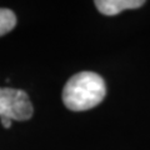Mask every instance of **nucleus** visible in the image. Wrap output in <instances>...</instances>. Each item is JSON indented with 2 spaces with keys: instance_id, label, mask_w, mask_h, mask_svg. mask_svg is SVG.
<instances>
[{
  "instance_id": "nucleus-3",
  "label": "nucleus",
  "mask_w": 150,
  "mask_h": 150,
  "mask_svg": "<svg viewBox=\"0 0 150 150\" xmlns=\"http://www.w3.org/2000/svg\"><path fill=\"white\" fill-rule=\"evenodd\" d=\"M96 9L104 15H116L126 9H138L143 6L144 0H96L95 3Z\"/></svg>"
},
{
  "instance_id": "nucleus-1",
  "label": "nucleus",
  "mask_w": 150,
  "mask_h": 150,
  "mask_svg": "<svg viewBox=\"0 0 150 150\" xmlns=\"http://www.w3.org/2000/svg\"><path fill=\"white\" fill-rule=\"evenodd\" d=\"M106 86L100 75L81 71L73 75L63 89V103L69 110L84 111L99 105L105 98Z\"/></svg>"
},
{
  "instance_id": "nucleus-2",
  "label": "nucleus",
  "mask_w": 150,
  "mask_h": 150,
  "mask_svg": "<svg viewBox=\"0 0 150 150\" xmlns=\"http://www.w3.org/2000/svg\"><path fill=\"white\" fill-rule=\"evenodd\" d=\"M33 112V104L24 90L0 88V120L5 129L11 126V120H29Z\"/></svg>"
},
{
  "instance_id": "nucleus-4",
  "label": "nucleus",
  "mask_w": 150,
  "mask_h": 150,
  "mask_svg": "<svg viewBox=\"0 0 150 150\" xmlns=\"http://www.w3.org/2000/svg\"><path fill=\"white\" fill-rule=\"evenodd\" d=\"M16 25V16L9 9L0 8V36L8 34Z\"/></svg>"
}]
</instances>
